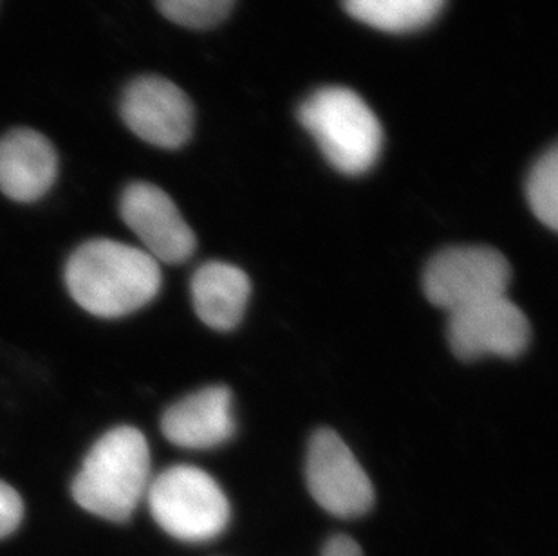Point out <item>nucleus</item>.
Instances as JSON below:
<instances>
[{"label":"nucleus","instance_id":"16","mask_svg":"<svg viewBox=\"0 0 558 556\" xmlns=\"http://www.w3.org/2000/svg\"><path fill=\"white\" fill-rule=\"evenodd\" d=\"M24 517L21 495L10 484L0 481V541L15 533Z\"/></svg>","mask_w":558,"mask_h":556},{"label":"nucleus","instance_id":"6","mask_svg":"<svg viewBox=\"0 0 558 556\" xmlns=\"http://www.w3.org/2000/svg\"><path fill=\"white\" fill-rule=\"evenodd\" d=\"M306 483L318 506L340 519L362 517L373 508L369 475L342 437L329 428H322L311 437Z\"/></svg>","mask_w":558,"mask_h":556},{"label":"nucleus","instance_id":"8","mask_svg":"<svg viewBox=\"0 0 558 556\" xmlns=\"http://www.w3.org/2000/svg\"><path fill=\"white\" fill-rule=\"evenodd\" d=\"M530 336L526 315L506 294L456 311L448 321L450 349L466 362L519 356L530 343Z\"/></svg>","mask_w":558,"mask_h":556},{"label":"nucleus","instance_id":"1","mask_svg":"<svg viewBox=\"0 0 558 556\" xmlns=\"http://www.w3.org/2000/svg\"><path fill=\"white\" fill-rule=\"evenodd\" d=\"M65 283L90 315L120 318L142 310L161 288V268L142 247L96 239L69 258Z\"/></svg>","mask_w":558,"mask_h":556},{"label":"nucleus","instance_id":"11","mask_svg":"<svg viewBox=\"0 0 558 556\" xmlns=\"http://www.w3.org/2000/svg\"><path fill=\"white\" fill-rule=\"evenodd\" d=\"M163 436L189 450H208L230 442L235 434L232 392L227 387H206L190 394L165 412Z\"/></svg>","mask_w":558,"mask_h":556},{"label":"nucleus","instance_id":"15","mask_svg":"<svg viewBox=\"0 0 558 556\" xmlns=\"http://www.w3.org/2000/svg\"><path fill=\"white\" fill-rule=\"evenodd\" d=\"M169 21L189 29H208L227 19L235 0H156Z\"/></svg>","mask_w":558,"mask_h":556},{"label":"nucleus","instance_id":"5","mask_svg":"<svg viewBox=\"0 0 558 556\" xmlns=\"http://www.w3.org/2000/svg\"><path fill=\"white\" fill-rule=\"evenodd\" d=\"M510 263L488 246L442 250L428 263L423 291L430 304L452 315L469 305L505 297L510 286Z\"/></svg>","mask_w":558,"mask_h":556},{"label":"nucleus","instance_id":"13","mask_svg":"<svg viewBox=\"0 0 558 556\" xmlns=\"http://www.w3.org/2000/svg\"><path fill=\"white\" fill-rule=\"evenodd\" d=\"M447 0H343L349 15L385 33H411L428 26Z\"/></svg>","mask_w":558,"mask_h":556},{"label":"nucleus","instance_id":"12","mask_svg":"<svg viewBox=\"0 0 558 556\" xmlns=\"http://www.w3.org/2000/svg\"><path fill=\"white\" fill-rule=\"evenodd\" d=\"M190 289L195 313L216 331H232L241 324L252 293L248 275L227 263L203 264Z\"/></svg>","mask_w":558,"mask_h":556},{"label":"nucleus","instance_id":"10","mask_svg":"<svg viewBox=\"0 0 558 556\" xmlns=\"http://www.w3.org/2000/svg\"><path fill=\"white\" fill-rule=\"evenodd\" d=\"M59 173L53 143L33 129H13L0 137V192L16 203L48 194Z\"/></svg>","mask_w":558,"mask_h":556},{"label":"nucleus","instance_id":"9","mask_svg":"<svg viewBox=\"0 0 558 556\" xmlns=\"http://www.w3.org/2000/svg\"><path fill=\"white\" fill-rule=\"evenodd\" d=\"M120 214L142 241L143 252L156 263L181 264L194 255V231L170 195L156 184H129L120 201Z\"/></svg>","mask_w":558,"mask_h":556},{"label":"nucleus","instance_id":"17","mask_svg":"<svg viewBox=\"0 0 558 556\" xmlns=\"http://www.w3.org/2000/svg\"><path fill=\"white\" fill-rule=\"evenodd\" d=\"M322 556H364L359 542L353 541L351 536L337 535L324 546Z\"/></svg>","mask_w":558,"mask_h":556},{"label":"nucleus","instance_id":"14","mask_svg":"<svg viewBox=\"0 0 558 556\" xmlns=\"http://www.w3.org/2000/svg\"><path fill=\"white\" fill-rule=\"evenodd\" d=\"M526 197L538 221L558 228V150L551 148L538 159L527 176Z\"/></svg>","mask_w":558,"mask_h":556},{"label":"nucleus","instance_id":"3","mask_svg":"<svg viewBox=\"0 0 558 556\" xmlns=\"http://www.w3.org/2000/svg\"><path fill=\"white\" fill-rule=\"evenodd\" d=\"M299 120L338 172H369L384 147V129L364 98L348 87H324L299 109Z\"/></svg>","mask_w":558,"mask_h":556},{"label":"nucleus","instance_id":"4","mask_svg":"<svg viewBox=\"0 0 558 556\" xmlns=\"http://www.w3.org/2000/svg\"><path fill=\"white\" fill-rule=\"evenodd\" d=\"M161 530L183 542H208L230 524V503L216 479L201 468L178 464L150 481L145 497Z\"/></svg>","mask_w":558,"mask_h":556},{"label":"nucleus","instance_id":"7","mask_svg":"<svg viewBox=\"0 0 558 556\" xmlns=\"http://www.w3.org/2000/svg\"><path fill=\"white\" fill-rule=\"evenodd\" d=\"M120 112L125 125L154 147H183L194 132V107L185 90L154 74L126 85Z\"/></svg>","mask_w":558,"mask_h":556},{"label":"nucleus","instance_id":"2","mask_svg":"<svg viewBox=\"0 0 558 556\" xmlns=\"http://www.w3.org/2000/svg\"><path fill=\"white\" fill-rule=\"evenodd\" d=\"M150 448L142 432L118 426L100 437L73 481V497L89 513L126 522L147 497Z\"/></svg>","mask_w":558,"mask_h":556}]
</instances>
